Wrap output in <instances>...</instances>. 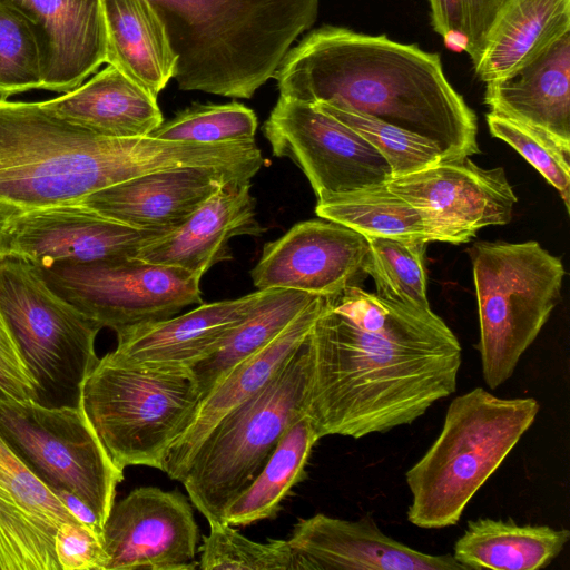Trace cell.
Listing matches in <instances>:
<instances>
[{"instance_id": "8fae6325", "label": "cell", "mask_w": 570, "mask_h": 570, "mask_svg": "<svg viewBox=\"0 0 570 570\" xmlns=\"http://www.w3.org/2000/svg\"><path fill=\"white\" fill-rule=\"evenodd\" d=\"M37 268L52 291L116 334L203 303L202 276L136 257Z\"/></svg>"}, {"instance_id": "9c48e42d", "label": "cell", "mask_w": 570, "mask_h": 570, "mask_svg": "<svg viewBox=\"0 0 570 570\" xmlns=\"http://www.w3.org/2000/svg\"><path fill=\"white\" fill-rule=\"evenodd\" d=\"M0 312L47 407H80L83 383L98 362L101 327L52 291L38 268L0 259Z\"/></svg>"}, {"instance_id": "ac0fdd59", "label": "cell", "mask_w": 570, "mask_h": 570, "mask_svg": "<svg viewBox=\"0 0 570 570\" xmlns=\"http://www.w3.org/2000/svg\"><path fill=\"white\" fill-rule=\"evenodd\" d=\"M29 24L42 89L68 92L106 62L102 0H0Z\"/></svg>"}, {"instance_id": "f546056e", "label": "cell", "mask_w": 570, "mask_h": 570, "mask_svg": "<svg viewBox=\"0 0 570 570\" xmlns=\"http://www.w3.org/2000/svg\"><path fill=\"white\" fill-rule=\"evenodd\" d=\"M317 296L293 289H268L219 347L191 367L202 399L233 367L271 343Z\"/></svg>"}, {"instance_id": "6da1fadb", "label": "cell", "mask_w": 570, "mask_h": 570, "mask_svg": "<svg viewBox=\"0 0 570 570\" xmlns=\"http://www.w3.org/2000/svg\"><path fill=\"white\" fill-rule=\"evenodd\" d=\"M307 342L306 415L320 439L411 424L456 390L462 346L445 322L358 285L326 296Z\"/></svg>"}, {"instance_id": "cb8c5ba5", "label": "cell", "mask_w": 570, "mask_h": 570, "mask_svg": "<svg viewBox=\"0 0 570 570\" xmlns=\"http://www.w3.org/2000/svg\"><path fill=\"white\" fill-rule=\"evenodd\" d=\"M485 83L484 102L491 111L570 144V31Z\"/></svg>"}, {"instance_id": "7c38bea8", "label": "cell", "mask_w": 570, "mask_h": 570, "mask_svg": "<svg viewBox=\"0 0 570 570\" xmlns=\"http://www.w3.org/2000/svg\"><path fill=\"white\" fill-rule=\"evenodd\" d=\"M263 131L273 154L301 168L317 198L392 179L389 163L375 147L313 105L279 96Z\"/></svg>"}, {"instance_id": "4fadbf2b", "label": "cell", "mask_w": 570, "mask_h": 570, "mask_svg": "<svg viewBox=\"0 0 570 570\" xmlns=\"http://www.w3.org/2000/svg\"><path fill=\"white\" fill-rule=\"evenodd\" d=\"M386 185L421 214L433 242L468 243L484 227L505 225L518 202L502 167L484 169L469 157L443 158Z\"/></svg>"}, {"instance_id": "52a82bcc", "label": "cell", "mask_w": 570, "mask_h": 570, "mask_svg": "<svg viewBox=\"0 0 570 570\" xmlns=\"http://www.w3.org/2000/svg\"><path fill=\"white\" fill-rule=\"evenodd\" d=\"M311 383L307 337L274 377L226 414L204 439L181 480L208 524L252 483L286 430L306 414Z\"/></svg>"}, {"instance_id": "d6986e66", "label": "cell", "mask_w": 570, "mask_h": 570, "mask_svg": "<svg viewBox=\"0 0 570 570\" xmlns=\"http://www.w3.org/2000/svg\"><path fill=\"white\" fill-rule=\"evenodd\" d=\"M65 522L81 523L0 438V570H61L55 537Z\"/></svg>"}, {"instance_id": "836d02e7", "label": "cell", "mask_w": 570, "mask_h": 570, "mask_svg": "<svg viewBox=\"0 0 570 570\" xmlns=\"http://www.w3.org/2000/svg\"><path fill=\"white\" fill-rule=\"evenodd\" d=\"M202 570H301L287 540L253 541L232 524L212 523L199 548Z\"/></svg>"}, {"instance_id": "277c9868", "label": "cell", "mask_w": 570, "mask_h": 570, "mask_svg": "<svg viewBox=\"0 0 570 570\" xmlns=\"http://www.w3.org/2000/svg\"><path fill=\"white\" fill-rule=\"evenodd\" d=\"M318 1L148 0L178 56L179 89L247 99L314 24Z\"/></svg>"}, {"instance_id": "3957f363", "label": "cell", "mask_w": 570, "mask_h": 570, "mask_svg": "<svg viewBox=\"0 0 570 570\" xmlns=\"http://www.w3.org/2000/svg\"><path fill=\"white\" fill-rule=\"evenodd\" d=\"M210 160L207 144L108 137L58 116L42 101L0 98V205L17 212L79 203L145 174Z\"/></svg>"}, {"instance_id": "5bb4252c", "label": "cell", "mask_w": 570, "mask_h": 570, "mask_svg": "<svg viewBox=\"0 0 570 570\" xmlns=\"http://www.w3.org/2000/svg\"><path fill=\"white\" fill-rule=\"evenodd\" d=\"M173 230L139 229L81 203L14 212L3 233V256L36 267L135 258Z\"/></svg>"}, {"instance_id": "44dd1931", "label": "cell", "mask_w": 570, "mask_h": 570, "mask_svg": "<svg viewBox=\"0 0 570 570\" xmlns=\"http://www.w3.org/2000/svg\"><path fill=\"white\" fill-rule=\"evenodd\" d=\"M326 296L313 299L271 343L233 367L198 403L193 420L170 446L161 471L181 482L197 449L230 411L263 389L309 334Z\"/></svg>"}, {"instance_id": "f35d334b", "label": "cell", "mask_w": 570, "mask_h": 570, "mask_svg": "<svg viewBox=\"0 0 570 570\" xmlns=\"http://www.w3.org/2000/svg\"><path fill=\"white\" fill-rule=\"evenodd\" d=\"M55 548L61 570H105L102 537L82 523H62Z\"/></svg>"}, {"instance_id": "d590c367", "label": "cell", "mask_w": 570, "mask_h": 570, "mask_svg": "<svg viewBox=\"0 0 570 570\" xmlns=\"http://www.w3.org/2000/svg\"><path fill=\"white\" fill-rule=\"evenodd\" d=\"M487 124L491 135L515 149L562 198L570 209V144L553 135L490 111Z\"/></svg>"}, {"instance_id": "ab89813d", "label": "cell", "mask_w": 570, "mask_h": 570, "mask_svg": "<svg viewBox=\"0 0 570 570\" xmlns=\"http://www.w3.org/2000/svg\"><path fill=\"white\" fill-rule=\"evenodd\" d=\"M35 385L0 312V401H35Z\"/></svg>"}, {"instance_id": "5b68a950", "label": "cell", "mask_w": 570, "mask_h": 570, "mask_svg": "<svg viewBox=\"0 0 570 570\" xmlns=\"http://www.w3.org/2000/svg\"><path fill=\"white\" fill-rule=\"evenodd\" d=\"M533 397H499L475 387L452 400L442 430L405 474L407 520L422 529L455 525L468 503L530 429Z\"/></svg>"}, {"instance_id": "4dcf8cb0", "label": "cell", "mask_w": 570, "mask_h": 570, "mask_svg": "<svg viewBox=\"0 0 570 570\" xmlns=\"http://www.w3.org/2000/svg\"><path fill=\"white\" fill-rule=\"evenodd\" d=\"M315 213L364 237L433 242L421 214L386 184L320 197Z\"/></svg>"}, {"instance_id": "2e32d148", "label": "cell", "mask_w": 570, "mask_h": 570, "mask_svg": "<svg viewBox=\"0 0 570 570\" xmlns=\"http://www.w3.org/2000/svg\"><path fill=\"white\" fill-rule=\"evenodd\" d=\"M367 254L360 233L326 219L305 220L265 244L250 276L257 289L333 296L366 275Z\"/></svg>"}, {"instance_id": "1f68e13d", "label": "cell", "mask_w": 570, "mask_h": 570, "mask_svg": "<svg viewBox=\"0 0 570 570\" xmlns=\"http://www.w3.org/2000/svg\"><path fill=\"white\" fill-rule=\"evenodd\" d=\"M368 254L364 272L375 283L381 297L430 308L426 296L425 252L423 240L365 237Z\"/></svg>"}, {"instance_id": "60d3db41", "label": "cell", "mask_w": 570, "mask_h": 570, "mask_svg": "<svg viewBox=\"0 0 570 570\" xmlns=\"http://www.w3.org/2000/svg\"><path fill=\"white\" fill-rule=\"evenodd\" d=\"M17 210L0 205V259L3 258V233L9 217Z\"/></svg>"}, {"instance_id": "d6a6232c", "label": "cell", "mask_w": 570, "mask_h": 570, "mask_svg": "<svg viewBox=\"0 0 570 570\" xmlns=\"http://www.w3.org/2000/svg\"><path fill=\"white\" fill-rule=\"evenodd\" d=\"M313 106L351 127L375 147L389 163L392 178L424 169L444 158L433 141L375 117L324 102Z\"/></svg>"}, {"instance_id": "8992f818", "label": "cell", "mask_w": 570, "mask_h": 570, "mask_svg": "<svg viewBox=\"0 0 570 570\" xmlns=\"http://www.w3.org/2000/svg\"><path fill=\"white\" fill-rule=\"evenodd\" d=\"M202 399L191 367L98 360L81 391L82 410L112 462L161 471Z\"/></svg>"}, {"instance_id": "ffe728a7", "label": "cell", "mask_w": 570, "mask_h": 570, "mask_svg": "<svg viewBox=\"0 0 570 570\" xmlns=\"http://www.w3.org/2000/svg\"><path fill=\"white\" fill-rule=\"evenodd\" d=\"M230 180L248 183L217 167L173 168L111 185L79 203L134 228L174 230Z\"/></svg>"}, {"instance_id": "ba28073f", "label": "cell", "mask_w": 570, "mask_h": 570, "mask_svg": "<svg viewBox=\"0 0 570 570\" xmlns=\"http://www.w3.org/2000/svg\"><path fill=\"white\" fill-rule=\"evenodd\" d=\"M478 301L482 376L508 381L561 299L562 261L538 242H479L468 250Z\"/></svg>"}, {"instance_id": "f1b7e54d", "label": "cell", "mask_w": 570, "mask_h": 570, "mask_svg": "<svg viewBox=\"0 0 570 570\" xmlns=\"http://www.w3.org/2000/svg\"><path fill=\"white\" fill-rule=\"evenodd\" d=\"M320 440L305 414L284 433L262 471L229 504L224 521L232 525H249L275 518L292 488L305 478L311 451Z\"/></svg>"}, {"instance_id": "e0dca14e", "label": "cell", "mask_w": 570, "mask_h": 570, "mask_svg": "<svg viewBox=\"0 0 570 570\" xmlns=\"http://www.w3.org/2000/svg\"><path fill=\"white\" fill-rule=\"evenodd\" d=\"M287 542L301 570H464L450 553H426L386 535L368 515L351 521L317 513L298 520Z\"/></svg>"}, {"instance_id": "603a6c76", "label": "cell", "mask_w": 570, "mask_h": 570, "mask_svg": "<svg viewBox=\"0 0 570 570\" xmlns=\"http://www.w3.org/2000/svg\"><path fill=\"white\" fill-rule=\"evenodd\" d=\"M250 183L230 180L213 194L179 227L146 246L136 258L181 267L203 275L215 264L230 261L232 238L261 236Z\"/></svg>"}, {"instance_id": "4316f807", "label": "cell", "mask_w": 570, "mask_h": 570, "mask_svg": "<svg viewBox=\"0 0 570 570\" xmlns=\"http://www.w3.org/2000/svg\"><path fill=\"white\" fill-rule=\"evenodd\" d=\"M569 539L567 529L479 518L468 522L452 556L464 570H538L548 567Z\"/></svg>"}, {"instance_id": "7402d4cb", "label": "cell", "mask_w": 570, "mask_h": 570, "mask_svg": "<svg viewBox=\"0 0 570 570\" xmlns=\"http://www.w3.org/2000/svg\"><path fill=\"white\" fill-rule=\"evenodd\" d=\"M268 289L198 307L179 316L145 323L117 333L111 353L126 362L193 367L214 353L257 306Z\"/></svg>"}, {"instance_id": "d4e9b609", "label": "cell", "mask_w": 570, "mask_h": 570, "mask_svg": "<svg viewBox=\"0 0 570 570\" xmlns=\"http://www.w3.org/2000/svg\"><path fill=\"white\" fill-rule=\"evenodd\" d=\"M42 104L67 120L115 138L148 136L164 121L157 97L110 65Z\"/></svg>"}, {"instance_id": "9a60e30c", "label": "cell", "mask_w": 570, "mask_h": 570, "mask_svg": "<svg viewBox=\"0 0 570 570\" xmlns=\"http://www.w3.org/2000/svg\"><path fill=\"white\" fill-rule=\"evenodd\" d=\"M199 540L189 500L140 487L114 502L102 528L105 570H194Z\"/></svg>"}, {"instance_id": "e575fe53", "label": "cell", "mask_w": 570, "mask_h": 570, "mask_svg": "<svg viewBox=\"0 0 570 570\" xmlns=\"http://www.w3.org/2000/svg\"><path fill=\"white\" fill-rule=\"evenodd\" d=\"M257 129L255 112L238 102L195 104L155 129L149 136L171 141H253Z\"/></svg>"}, {"instance_id": "83f0119b", "label": "cell", "mask_w": 570, "mask_h": 570, "mask_svg": "<svg viewBox=\"0 0 570 570\" xmlns=\"http://www.w3.org/2000/svg\"><path fill=\"white\" fill-rule=\"evenodd\" d=\"M569 31L570 0H509L475 72L484 82L501 78Z\"/></svg>"}, {"instance_id": "30bf717a", "label": "cell", "mask_w": 570, "mask_h": 570, "mask_svg": "<svg viewBox=\"0 0 570 570\" xmlns=\"http://www.w3.org/2000/svg\"><path fill=\"white\" fill-rule=\"evenodd\" d=\"M0 438L53 493L66 491L83 501L104 528L124 470L108 455L82 406L0 401Z\"/></svg>"}, {"instance_id": "8d00e7d4", "label": "cell", "mask_w": 570, "mask_h": 570, "mask_svg": "<svg viewBox=\"0 0 570 570\" xmlns=\"http://www.w3.org/2000/svg\"><path fill=\"white\" fill-rule=\"evenodd\" d=\"M509 0H429L432 26L444 42L465 51L475 66Z\"/></svg>"}, {"instance_id": "7a4b0ae2", "label": "cell", "mask_w": 570, "mask_h": 570, "mask_svg": "<svg viewBox=\"0 0 570 570\" xmlns=\"http://www.w3.org/2000/svg\"><path fill=\"white\" fill-rule=\"evenodd\" d=\"M273 78L282 97L375 117L433 141L444 158L481 151L474 111L439 55L414 45L324 26L289 48Z\"/></svg>"}, {"instance_id": "74e56055", "label": "cell", "mask_w": 570, "mask_h": 570, "mask_svg": "<svg viewBox=\"0 0 570 570\" xmlns=\"http://www.w3.org/2000/svg\"><path fill=\"white\" fill-rule=\"evenodd\" d=\"M38 88L42 78L33 33L20 13L0 2V98Z\"/></svg>"}, {"instance_id": "484cf974", "label": "cell", "mask_w": 570, "mask_h": 570, "mask_svg": "<svg viewBox=\"0 0 570 570\" xmlns=\"http://www.w3.org/2000/svg\"><path fill=\"white\" fill-rule=\"evenodd\" d=\"M106 62L157 95L177 72L178 56L148 0H102Z\"/></svg>"}]
</instances>
